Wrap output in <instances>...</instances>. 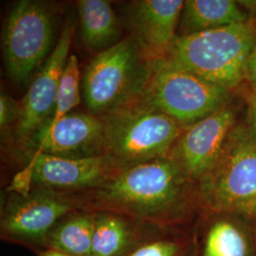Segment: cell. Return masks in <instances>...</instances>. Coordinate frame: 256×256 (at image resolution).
Segmentation results:
<instances>
[{"label": "cell", "mask_w": 256, "mask_h": 256, "mask_svg": "<svg viewBox=\"0 0 256 256\" xmlns=\"http://www.w3.org/2000/svg\"><path fill=\"white\" fill-rule=\"evenodd\" d=\"M95 212L74 210L60 220L46 239V248L68 256H92Z\"/></svg>", "instance_id": "17"}, {"label": "cell", "mask_w": 256, "mask_h": 256, "mask_svg": "<svg viewBox=\"0 0 256 256\" xmlns=\"http://www.w3.org/2000/svg\"><path fill=\"white\" fill-rule=\"evenodd\" d=\"M54 19L44 2L20 0L10 9L3 36L6 66L18 82L30 78L48 54Z\"/></svg>", "instance_id": "9"}, {"label": "cell", "mask_w": 256, "mask_h": 256, "mask_svg": "<svg viewBox=\"0 0 256 256\" xmlns=\"http://www.w3.org/2000/svg\"><path fill=\"white\" fill-rule=\"evenodd\" d=\"M182 0H140L129 10L131 37L150 62L165 59L178 36Z\"/></svg>", "instance_id": "13"}, {"label": "cell", "mask_w": 256, "mask_h": 256, "mask_svg": "<svg viewBox=\"0 0 256 256\" xmlns=\"http://www.w3.org/2000/svg\"><path fill=\"white\" fill-rule=\"evenodd\" d=\"M198 256H250V247L238 224L218 218L208 224Z\"/></svg>", "instance_id": "18"}, {"label": "cell", "mask_w": 256, "mask_h": 256, "mask_svg": "<svg viewBox=\"0 0 256 256\" xmlns=\"http://www.w3.org/2000/svg\"><path fill=\"white\" fill-rule=\"evenodd\" d=\"M250 130L252 134V136L256 140V95L254 96V100L252 104V108H250Z\"/></svg>", "instance_id": "22"}, {"label": "cell", "mask_w": 256, "mask_h": 256, "mask_svg": "<svg viewBox=\"0 0 256 256\" xmlns=\"http://www.w3.org/2000/svg\"><path fill=\"white\" fill-rule=\"evenodd\" d=\"M102 118L106 124V153L122 166L168 156L184 129L140 101Z\"/></svg>", "instance_id": "6"}, {"label": "cell", "mask_w": 256, "mask_h": 256, "mask_svg": "<svg viewBox=\"0 0 256 256\" xmlns=\"http://www.w3.org/2000/svg\"><path fill=\"white\" fill-rule=\"evenodd\" d=\"M37 256H68L64 254L61 252L55 250H50V248H46L42 252H40L39 254H37Z\"/></svg>", "instance_id": "23"}, {"label": "cell", "mask_w": 256, "mask_h": 256, "mask_svg": "<svg viewBox=\"0 0 256 256\" xmlns=\"http://www.w3.org/2000/svg\"><path fill=\"white\" fill-rule=\"evenodd\" d=\"M256 32L248 21L176 36L166 58L230 92L246 80Z\"/></svg>", "instance_id": "2"}, {"label": "cell", "mask_w": 256, "mask_h": 256, "mask_svg": "<svg viewBox=\"0 0 256 256\" xmlns=\"http://www.w3.org/2000/svg\"><path fill=\"white\" fill-rule=\"evenodd\" d=\"M122 167L108 154L82 158L32 155L14 176L6 192L26 196L34 189H48L74 194L99 186Z\"/></svg>", "instance_id": "8"}, {"label": "cell", "mask_w": 256, "mask_h": 256, "mask_svg": "<svg viewBox=\"0 0 256 256\" xmlns=\"http://www.w3.org/2000/svg\"><path fill=\"white\" fill-rule=\"evenodd\" d=\"M248 14L238 1L187 0L184 1L178 36H190L214 28L248 22Z\"/></svg>", "instance_id": "15"}, {"label": "cell", "mask_w": 256, "mask_h": 256, "mask_svg": "<svg viewBox=\"0 0 256 256\" xmlns=\"http://www.w3.org/2000/svg\"><path fill=\"white\" fill-rule=\"evenodd\" d=\"M32 155L82 158L106 155V124L90 112H70L54 128L40 131Z\"/></svg>", "instance_id": "12"}, {"label": "cell", "mask_w": 256, "mask_h": 256, "mask_svg": "<svg viewBox=\"0 0 256 256\" xmlns=\"http://www.w3.org/2000/svg\"><path fill=\"white\" fill-rule=\"evenodd\" d=\"M78 14L82 42L96 54L110 48L119 41V20L106 0H81Z\"/></svg>", "instance_id": "16"}, {"label": "cell", "mask_w": 256, "mask_h": 256, "mask_svg": "<svg viewBox=\"0 0 256 256\" xmlns=\"http://www.w3.org/2000/svg\"><path fill=\"white\" fill-rule=\"evenodd\" d=\"M173 229H162L147 238L126 256H194L192 240L174 238Z\"/></svg>", "instance_id": "19"}, {"label": "cell", "mask_w": 256, "mask_h": 256, "mask_svg": "<svg viewBox=\"0 0 256 256\" xmlns=\"http://www.w3.org/2000/svg\"><path fill=\"white\" fill-rule=\"evenodd\" d=\"M152 68L131 36L95 55L82 77V96L88 112L104 116L138 101Z\"/></svg>", "instance_id": "3"}, {"label": "cell", "mask_w": 256, "mask_h": 256, "mask_svg": "<svg viewBox=\"0 0 256 256\" xmlns=\"http://www.w3.org/2000/svg\"><path fill=\"white\" fill-rule=\"evenodd\" d=\"M194 183L168 156L124 166L99 186L72 196L82 210L114 212L174 229L192 212L198 196Z\"/></svg>", "instance_id": "1"}, {"label": "cell", "mask_w": 256, "mask_h": 256, "mask_svg": "<svg viewBox=\"0 0 256 256\" xmlns=\"http://www.w3.org/2000/svg\"><path fill=\"white\" fill-rule=\"evenodd\" d=\"M166 228L114 212H95L92 256H126L147 238Z\"/></svg>", "instance_id": "14"}, {"label": "cell", "mask_w": 256, "mask_h": 256, "mask_svg": "<svg viewBox=\"0 0 256 256\" xmlns=\"http://www.w3.org/2000/svg\"><path fill=\"white\" fill-rule=\"evenodd\" d=\"M236 111L229 104L183 129L169 156L196 183L220 160L230 132Z\"/></svg>", "instance_id": "11"}, {"label": "cell", "mask_w": 256, "mask_h": 256, "mask_svg": "<svg viewBox=\"0 0 256 256\" xmlns=\"http://www.w3.org/2000/svg\"><path fill=\"white\" fill-rule=\"evenodd\" d=\"M196 189L208 210L256 218V140L250 128H234L220 160Z\"/></svg>", "instance_id": "4"}, {"label": "cell", "mask_w": 256, "mask_h": 256, "mask_svg": "<svg viewBox=\"0 0 256 256\" xmlns=\"http://www.w3.org/2000/svg\"><path fill=\"white\" fill-rule=\"evenodd\" d=\"M230 92L165 58L152 62L138 101L186 128L229 104Z\"/></svg>", "instance_id": "5"}, {"label": "cell", "mask_w": 256, "mask_h": 256, "mask_svg": "<svg viewBox=\"0 0 256 256\" xmlns=\"http://www.w3.org/2000/svg\"><path fill=\"white\" fill-rule=\"evenodd\" d=\"M19 102L14 101L7 94L1 93L0 97V126L1 130H5L10 126H16L18 117Z\"/></svg>", "instance_id": "20"}, {"label": "cell", "mask_w": 256, "mask_h": 256, "mask_svg": "<svg viewBox=\"0 0 256 256\" xmlns=\"http://www.w3.org/2000/svg\"><path fill=\"white\" fill-rule=\"evenodd\" d=\"M75 24L68 21L52 52L30 84L26 95L19 102L18 117L14 136L20 146H26L50 118L64 68L70 57V48Z\"/></svg>", "instance_id": "10"}, {"label": "cell", "mask_w": 256, "mask_h": 256, "mask_svg": "<svg viewBox=\"0 0 256 256\" xmlns=\"http://www.w3.org/2000/svg\"><path fill=\"white\" fill-rule=\"evenodd\" d=\"M72 194L34 189L26 196L6 192L1 207L0 238L36 254L46 248V239L66 216L79 210Z\"/></svg>", "instance_id": "7"}, {"label": "cell", "mask_w": 256, "mask_h": 256, "mask_svg": "<svg viewBox=\"0 0 256 256\" xmlns=\"http://www.w3.org/2000/svg\"><path fill=\"white\" fill-rule=\"evenodd\" d=\"M246 80H247L250 90L256 95V32L254 43L252 46L250 52L248 59L247 70H246Z\"/></svg>", "instance_id": "21"}]
</instances>
